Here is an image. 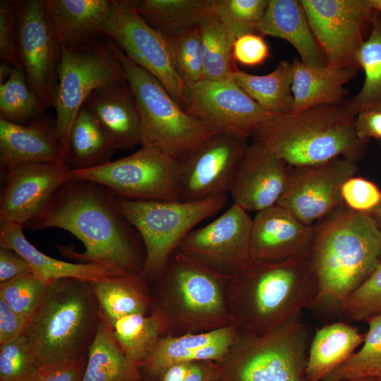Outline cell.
<instances>
[{
    "label": "cell",
    "mask_w": 381,
    "mask_h": 381,
    "mask_svg": "<svg viewBox=\"0 0 381 381\" xmlns=\"http://www.w3.org/2000/svg\"><path fill=\"white\" fill-rule=\"evenodd\" d=\"M23 228L67 231L85 247L81 253L64 247L69 256L118 275L143 274L145 250L139 234L119 210L116 196L97 183L71 179Z\"/></svg>",
    "instance_id": "1"
},
{
    "label": "cell",
    "mask_w": 381,
    "mask_h": 381,
    "mask_svg": "<svg viewBox=\"0 0 381 381\" xmlns=\"http://www.w3.org/2000/svg\"><path fill=\"white\" fill-rule=\"evenodd\" d=\"M313 227L310 260L319 289L313 308L340 311L381 262V231L372 214L344 202Z\"/></svg>",
    "instance_id": "2"
},
{
    "label": "cell",
    "mask_w": 381,
    "mask_h": 381,
    "mask_svg": "<svg viewBox=\"0 0 381 381\" xmlns=\"http://www.w3.org/2000/svg\"><path fill=\"white\" fill-rule=\"evenodd\" d=\"M318 279L310 256L275 262H249L232 275L227 303L238 333L262 334L304 309L313 308Z\"/></svg>",
    "instance_id": "3"
},
{
    "label": "cell",
    "mask_w": 381,
    "mask_h": 381,
    "mask_svg": "<svg viewBox=\"0 0 381 381\" xmlns=\"http://www.w3.org/2000/svg\"><path fill=\"white\" fill-rule=\"evenodd\" d=\"M356 118L344 104L320 105L295 114L274 115L252 138L292 167L339 157L358 163L366 155L368 140L358 136Z\"/></svg>",
    "instance_id": "4"
},
{
    "label": "cell",
    "mask_w": 381,
    "mask_h": 381,
    "mask_svg": "<svg viewBox=\"0 0 381 381\" xmlns=\"http://www.w3.org/2000/svg\"><path fill=\"white\" fill-rule=\"evenodd\" d=\"M231 277L175 252L152 284L150 312L164 319L167 335L202 333L233 325L227 303Z\"/></svg>",
    "instance_id": "5"
},
{
    "label": "cell",
    "mask_w": 381,
    "mask_h": 381,
    "mask_svg": "<svg viewBox=\"0 0 381 381\" xmlns=\"http://www.w3.org/2000/svg\"><path fill=\"white\" fill-rule=\"evenodd\" d=\"M100 317L90 282L61 279L49 285L24 335L42 366L87 353Z\"/></svg>",
    "instance_id": "6"
},
{
    "label": "cell",
    "mask_w": 381,
    "mask_h": 381,
    "mask_svg": "<svg viewBox=\"0 0 381 381\" xmlns=\"http://www.w3.org/2000/svg\"><path fill=\"white\" fill-rule=\"evenodd\" d=\"M108 40L135 95L141 146L155 147L180 160L219 133L188 114L156 78L136 65L114 42Z\"/></svg>",
    "instance_id": "7"
},
{
    "label": "cell",
    "mask_w": 381,
    "mask_h": 381,
    "mask_svg": "<svg viewBox=\"0 0 381 381\" xmlns=\"http://www.w3.org/2000/svg\"><path fill=\"white\" fill-rule=\"evenodd\" d=\"M310 340L301 313L265 334L238 333L227 355L217 361L214 381H308Z\"/></svg>",
    "instance_id": "8"
},
{
    "label": "cell",
    "mask_w": 381,
    "mask_h": 381,
    "mask_svg": "<svg viewBox=\"0 0 381 381\" xmlns=\"http://www.w3.org/2000/svg\"><path fill=\"white\" fill-rule=\"evenodd\" d=\"M116 204L139 234L145 250L143 274L151 285L195 226L223 210L227 195L198 201H143L116 197Z\"/></svg>",
    "instance_id": "9"
},
{
    "label": "cell",
    "mask_w": 381,
    "mask_h": 381,
    "mask_svg": "<svg viewBox=\"0 0 381 381\" xmlns=\"http://www.w3.org/2000/svg\"><path fill=\"white\" fill-rule=\"evenodd\" d=\"M61 49L54 121L56 133L67 162L70 132L88 97L97 89L126 79L123 67L105 36L84 46L61 47Z\"/></svg>",
    "instance_id": "10"
},
{
    "label": "cell",
    "mask_w": 381,
    "mask_h": 381,
    "mask_svg": "<svg viewBox=\"0 0 381 381\" xmlns=\"http://www.w3.org/2000/svg\"><path fill=\"white\" fill-rule=\"evenodd\" d=\"M178 160L155 147L142 145L133 154L100 167L74 169L71 179L97 183L116 198L130 200H179Z\"/></svg>",
    "instance_id": "11"
},
{
    "label": "cell",
    "mask_w": 381,
    "mask_h": 381,
    "mask_svg": "<svg viewBox=\"0 0 381 381\" xmlns=\"http://www.w3.org/2000/svg\"><path fill=\"white\" fill-rule=\"evenodd\" d=\"M103 33L133 62L156 78L184 108L187 87L174 64L168 38L140 18L131 0H112Z\"/></svg>",
    "instance_id": "12"
},
{
    "label": "cell",
    "mask_w": 381,
    "mask_h": 381,
    "mask_svg": "<svg viewBox=\"0 0 381 381\" xmlns=\"http://www.w3.org/2000/svg\"><path fill=\"white\" fill-rule=\"evenodd\" d=\"M327 65L358 70L357 53L369 31L368 0H301Z\"/></svg>",
    "instance_id": "13"
},
{
    "label": "cell",
    "mask_w": 381,
    "mask_h": 381,
    "mask_svg": "<svg viewBox=\"0 0 381 381\" xmlns=\"http://www.w3.org/2000/svg\"><path fill=\"white\" fill-rule=\"evenodd\" d=\"M248 145L246 139L217 133L178 160L179 200L198 201L227 195Z\"/></svg>",
    "instance_id": "14"
},
{
    "label": "cell",
    "mask_w": 381,
    "mask_h": 381,
    "mask_svg": "<svg viewBox=\"0 0 381 381\" xmlns=\"http://www.w3.org/2000/svg\"><path fill=\"white\" fill-rule=\"evenodd\" d=\"M184 110L219 133L246 140L275 115L263 109L234 80L209 79L187 87Z\"/></svg>",
    "instance_id": "15"
},
{
    "label": "cell",
    "mask_w": 381,
    "mask_h": 381,
    "mask_svg": "<svg viewBox=\"0 0 381 381\" xmlns=\"http://www.w3.org/2000/svg\"><path fill=\"white\" fill-rule=\"evenodd\" d=\"M253 218L233 203L217 218L191 231L176 252L232 276L250 262Z\"/></svg>",
    "instance_id": "16"
},
{
    "label": "cell",
    "mask_w": 381,
    "mask_h": 381,
    "mask_svg": "<svg viewBox=\"0 0 381 381\" xmlns=\"http://www.w3.org/2000/svg\"><path fill=\"white\" fill-rule=\"evenodd\" d=\"M18 51L31 88L45 109L54 107L62 49L44 17L42 0L17 1Z\"/></svg>",
    "instance_id": "17"
},
{
    "label": "cell",
    "mask_w": 381,
    "mask_h": 381,
    "mask_svg": "<svg viewBox=\"0 0 381 381\" xmlns=\"http://www.w3.org/2000/svg\"><path fill=\"white\" fill-rule=\"evenodd\" d=\"M358 169L357 162L341 157L313 166L291 167L277 205L303 224L313 226L344 202L341 186Z\"/></svg>",
    "instance_id": "18"
},
{
    "label": "cell",
    "mask_w": 381,
    "mask_h": 381,
    "mask_svg": "<svg viewBox=\"0 0 381 381\" xmlns=\"http://www.w3.org/2000/svg\"><path fill=\"white\" fill-rule=\"evenodd\" d=\"M66 162L29 163L4 171L0 197V223L24 226L47 204L55 192L71 179Z\"/></svg>",
    "instance_id": "19"
},
{
    "label": "cell",
    "mask_w": 381,
    "mask_h": 381,
    "mask_svg": "<svg viewBox=\"0 0 381 381\" xmlns=\"http://www.w3.org/2000/svg\"><path fill=\"white\" fill-rule=\"evenodd\" d=\"M291 167L260 143L248 144L229 193L233 203L258 212L277 205Z\"/></svg>",
    "instance_id": "20"
},
{
    "label": "cell",
    "mask_w": 381,
    "mask_h": 381,
    "mask_svg": "<svg viewBox=\"0 0 381 381\" xmlns=\"http://www.w3.org/2000/svg\"><path fill=\"white\" fill-rule=\"evenodd\" d=\"M313 226L301 222L275 205L253 218L250 262H275L309 257L314 241Z\"/></svg>",
    "instance_id": "21"
},
{
    "label": "cell",
    "mask_w": 381,
    "mask_h": 381,
    "mask_svg": "<svg viewBox=\"0 0 381 381\" xmlns=\"http://www.w3.org/2000/svg\"><path fill=\"white\" fill-rule=\"evenodd\" d=\"M237 335L234 325L202 333L165 335L140 367L143 381H162L177 364L219 361L227 355Z\"/></svg>",
    "instance_id": "22"
},
{
    "label": "cell",
    "mask_w": 381,
    "mask_h": 381,
    "mask_svg": "<svg viewBox=\"0 0 381 381\" xmlns=\"http://www.w3.org/2000/svg\"><path fill=\"white\" fill-rule=\"evenodd\" d=\"M47 23L61 47H78L104 37L112 0H42Z\"/></svg>",
    "instance_id": "23"
},
{
    "label": "cell",
    "mask_w": 381,
    "mask_h": 381,
    "mask_svg": "<svg viewBox=\"0 0 381 381\" xmlns=\"http://www.w3.org/2000/svg\"><path fill=\"white\" fill-rule=\"evenodd\" d=\"M66 162L53 123L44 116L28 124L0 118V165L3 172L29 163Z\"/></svg>",
    "instance_id": "24"
},
{
    "label": "cell",
    "mask_w": 381,
    "mask_h": 381,
    "mask_svg": "<svg viewBox=\"0 0 381 381\" xmlns=\"http://www.w3.org/2000/svg\"><path fill=\"white\" fill-rule=\"evenodd\" d=\"M83 105L98 121L117 150L141 146L138 109L127 80L95 90Z\"/></svg>",
    "instance_id": "25"
},
{
    "label": "cell",
    "mask_w": 381,
    "mask_h": 381,
    "mask_svg": "<svg viewBox=\"0 0 381 381\" xmlns=\"http://www.w3.org/2000/svg\"><path fill=\"white\" fill-rule=\"evenodd\" d=\"M258 34L287 41L296 49L300 60L308 66L322 67L327 64L301 0H269Z\"/></svg>",
    "instance_id": "26"
},
{
    "label": "cell",
    "mask_w": 381,
    "mask_h": 381,
    "mask_svg": "<svg viewBox=\"0 0 381 381\" xmlns=\"http://www.w3.org/2000/svg\"><path fill=\"white\" fill-rule=\"evenodd\" d=\"M293 66V108L291 114L320 105H340L346 100L345 85L357 70L330 65L313 67L294 58Z\"/></svg>",
    "instance_id": "27"
},
{
    "label": "cell",
    "mask_w": 381,
    "mask_h": 381,
    "mask_svg": "<svg viewBox=\"0 0 381 381\" xmlns=\"http://www.w3.org/2000/svg\"><path fill=\"white\" fill-rule=\"evenodd\" d=\"M23 226L1 224L0 246L11 248L29 263L32 272L47 284L61 279H77L87 282L118 275L109 268L93 262L72 263L48 256L26 238Z\"/></svg>",
    "instance_id": "28"
},
{
    "label": "cell",
    "mask_w": 381,
    "mask_h": 381,
    "mask_svg": "<svg viewBox=\"0 0 381 381\" xmlns=\"http://www.w3.org/2000/svg\"><path fill=\"white\" fill-rule=\"evenodd\" d=\"M101 315L111 325L133 314H148L152 288L143 274L116 275L90 282Z\"/></svg>",
    "instance_id": "29"
},
{
    "label": "cell",
    "mask_w": 381,
    "mask_h": 381,
    "mask_svg": "<svg viewBox=\"0 0 381 381\" xmlns=\"http://www.w3.org/2000/svg\"><path fill=\"white\" fill-rule=\"evenodd\" d=\"M364 336L353 326L333 322L316 331L311 339L306 368L308 381H323L362 344Z\"/></svg>",
    "instance_id": "30"
},
{
    "label": "cell",
    "mask_w": 381,
    "mask_h": 381,
    "mask_svg": "<svg viewBox=\"0 0 381 381\" xmlns=\"http://www.w3.org/2000/svg\"><path fill=\"white\" fill-rule=\"evenodd\" d=\"M140 18L167 38L200 27L214 13L215 0H131Z\"/></svg>",
    "instance_id": "31"
},
{
    "label": "cell",
    "mask_w": 381,
    "mask_h": 381,
    "mask_svg": "<svg viewBox=\"0 0 381 381\" xmlns=\"http://www.w3.org/2000/svg\"><path fill=\"white\" fill-rule=\"evenodd\" d=\"M82 381H143L140 370L130 363L102 315L87 352Z\"/></svg>",
    "instance_id": "32"
},
{
    "label": "cell",
    "mask_w": 381,
    "mask_h": 381,
    "mask_svg": "<svg viewBox=\"0 0 381 381\" xmlns=\"http://www.w3.org/2000/svg\"><path fill=\"white\" fill-rule=\"evenodd\" d=\"M116 150L100 123L83 105L70 132L68 164L74 169L100 167L112 161Z\"/></svg>",
    "instance_id": "33"
},
{
    "label": "cell",
    "mask_w": 381,
    "mask_h": 381,
    "mask_svg": "<svg viewBox=\"0 0 381 381\" xmlns=\"http://www.w3.org/2000/svg\"><path fill=\"white\" fill-rule=\"evenodd\" d=\"M364 81L358 92L344 105L353 115L366 111H381V12L373 10L368 34L356 56Z\"/></svg>",
    "instance_id": "34"
},
{
    "label": "cell",
    "mask_w": 381,
    "mask_h": 381,
    "mask_svg": "<svg viewBox=\"0 0 381 381\" xmlns=\"http://www.w3.org/2000/svg\"><path fill=\"white\" fill-rule=\"evenodd\" d=\"M233 80L265 111L275 115L291 114L293 108V66L282 61L271 73L257 75L236 68Z\"/></svg>",
    "instance_id": "35"
},
{
    "label": "cell",
    "mask_w": 381,
    "mask_h": 381,
    "mask_svg": "<svg viewBox=\"0 0 381 381\" xmlns=\"http://www.w3.org/2000/svg\"><path fill=\"white\" fill-rule=\"evenodd\" d=\"M110 325L124 354L139 370L159 339L167 335L165 321L155 312L124 316Z\"/></svg>",
    "instance_id": "36"
},
{
    "label": "cell",
    "mask_w": 381,
    "mask_h": 381,
    "mask_svg": "<svg viewBox=\"0 0 381 381\" xmlns=\"http://www.w3.org/2000/svg\"><path fill=\"white\" fill-rule=\"evenodd\" d=\"M205 79L233 80L238 68L233 56L236 38L213 13L200 26Z\"/></svg>",
    "instance_id": "37"
},
{
    "label": "cell",
    "mask_w": 381,
    "mask_h": 381,
    "mask_svg": "<svg viewBox=\"0 0 381 381\" xmlns=\"http://www.w3.org/2000/svg\"><path fill=\"white\" fill-rule=\"evenodd\" d=\"M44 110L23 69L13 67L7 80L0 84V118L25 125L44 116Z\"/></svg>",
    "instance_id": "38"
},
{
    "label": "cell",
    "mask_w": 381,
    "mask_h": 381,
    "mask_svg": "<svg viewBox=\"0 0 381 381\" xmlns=\"http://www.w3.org/2000/svg\"><path fill=\"white\" fill-rule=\"evenodd\" d=\"M368 329L359 350L323 381H351L381 377V315L368 318Z\"/></svg>",
    "instance_id": "39"
},
{
    "label": "cell",
    "mask_w": 381,
    "mask_h": 381,
    "mask_svg": "<svg viewBox=\"0 0 381 381\" xmlns=\"http://www.w3.org/2000/svg\"><path fill=\"white\" fill-rule=\"evenodd\" d=\"M175 67L186 87L205 79L200 27L168 38Z\"/></svg>",
    "instance_id": "40"
},
{
    "label": "cell",
    "mask_w": 381,
    "mask_h": 381,
    "mask_svg": "<svg viewBox=\"0 0 381 381\" xmlns=\"http://www.w3.org/2000/svg\"><path fill=\"white\" fill-rule=\"evenodd\" d=\"M49 285L30 272L0 283V298L30 322L42 304Z\"/></svg>",
    "instance_id": "41"
},
{
    "label": "cell",
    "mask_w": 381,
    "mask_h": 381,
    "mask_svg": "<svg viewBox=\"0 0 381 381\" xmlns=\"http://www.w3.org/2000/svg\"><path fill=\"white\" fill-rule=\"evenodd\" d=\"M268 2V0H215L214 13L236 39L247 34H258V26Z\"/></svg>",
    "instance_id": "42"
},
{
    "label": "cell",
    "mask_w": 381,
    "mask_h": 381,
    "mask_svg": "<svg viewBox=\"0 0 381 381\" xmlns=\"http://www.w3.org/2000/svg\"><path fill=\"white\" fill-rule=\"evenodd\" d=\"M41 367L25 335L0 345V381H37Z\"/></svg>",
    "instance_id": "43"
},
{
    "label": "cell",
    "mask_w": 381,
    "mask_h": 381,
    "mask_svg": "<svg viewBox=\"0 0 381 381\" xmlns=\"http://www.w3.org/2000/svg\"><path fill=\"white\" fill-rule=\"evenodd\" d=\"M340 312L346 318L358 322L381 315V262L370 277L348 298Z\"/></svg>",
    "instance_id": "44"
},
{
    "label": "cell",
    "mask_w": 381,
    "mask_h": 381,
    "mask_svg": "<svg viewBox=\"0 0 381 381\" xmlns=\"http://www.w3.org/2000/svg\"><path fill=\"white\" fill-rule=\"evenodd\" d=\"M0 58L1 61L22 68L18 51L16 0L0 1Z\"/></svg>",
    "instance_id": "45"
},
{
    "label": "cell",
    "mask_w": 381,
    "mask_h": 381,
    "mask_svg": "<svg viewBox=\"0 0 381 381\" xmlns=\"http://www.w3.org/2000/svg\"><path fill=\"white\" fill-rule=\"evenodd\" d=\"M344 203L350 209L360 212L371 213L381 204V191L373 182L361 177L353 176L341 186Z\"/></svg>",
    "instance_id": "46"
},
{
    "label": "cell",
    "mask_w": 381,
    "mask_h": 381,
    "mask_svg": "<svg viewBox=\"0 0 381 381\" xmlns=\"http://www.w3.org/2000/svg\"><path fill=\"white\" fill-rule=\"evenodd\" d=\"M235 61L246 66L260 65L270 56V49L262 35L250 33L235 40L233 47Z\"/></svg>",
    "instance_id": "47"
},
{
    "label": "cell",
    "mask_w": 381,
    "mask_h": 381,
    "mask_svg": "<svg viewBox=\"0 0 381 381\" xmlns=\"http://www.w3.org/2000/svg\"><path fill=\"white\" fill-rule=\"evenodd\" d=\"M87 353L42 365L37 381H82Z\"/></svg>",
    "instance_id": "48"
},
{
    "label": "cell",
    "mask_w": 381,
    "mask_h": 381,
    "mask_svg": "<svg viewBox=\"0 0 381 381\" xmlns=\"http://www.w3.org/2000/svg\"><path fill=\"white\" fill-rule=\"evenodd\" d=\"M29 323L0 298V345L24 335Z\"/></svg>",
    "instance_id": "49"
},
{
    "label": "cell",
    "mask_w": 381,
    "mask_h": 381,
    "mask_svg": "<svg viewBox=\"0 0 381 381\" xmlns=\"http://www.w3.org/2000/svg\"><path fill=\"white\" fill-rule=\"evenodd\" d=\"M32 272L27 260L16 250L0 246V283Z\"/></svg>",
    "instance_id": "50"
},
{
    "label": "cell",
    "mask_w": 381,
    "mask_h": 381,
    "mask_svg": "<svg viewBox=\"0 0 381 381\" xmlns=\"http://www.w3.org/2000/svg\"><path fill=\"white\" fill-rule=\"evenodd\" d=\"M356 129L361 139L375 138L381 141V111H366L358 114Z\"/></svg>",
    "instance_id": "51"
},
{
    "label": "cell",
    "mask_w": 381,
    "mask_h": 381,
    "mask_svg": "<svg viewBox=\"0 0 381 381\" xmlns=\"http://www.w3.org/2000/svg\"><path fill=\"white\" fill-rule=\"evenodd\" d=\"M219 373L217 361H202L191 363L183 381H214Z\"/></svg>",
    "instance_id": "52"
},
{
    "label": "cell",
    "mask_w": 381,
    "mask_h": 381,
    "mask_svg": "<svg viewBox=\"0 0 381 381\" xmlns=\"http://www.w3.org/2000/svg\"><path fill=\"white\" fill-rule=\"evenodd\" d=\"M192 363H184L171 367L164 374L162 381H183Z\"/></svg>",
    "instance_id": "53"
},
{
    "label": "cell",
    "mask_w": 381,
    "mask_h": 381,
    "mask_svg": "<svg viewBox=\"0 0 381 381\" xmlns=\"http://www.w3.org/2000/svg\"><path fill=\"white\" fill-rule=\"evenodd\" d=\"M13 66L3 61L0 66V84L4 83L8 78Z\"/></svg>",
    "instance_id": "54"
},
{
    "label": "cell",
    "mask_w": 381,
    "mask_h": 381,
    "mask_svg": "<svg viewBox=\"0 0 381 381\" xmlns=\"http://www.w3.org/2000/svg\"><path fill=\"white\" fill-rule=\"evenodd\" d=\"M370 214L374 216L381 231V204Z\"/></svg>",
    "instance_id": "55"
},
{
    "label": "cell",
    "mask_w": 381,
    "mask_h": 381,
    "mask_svg": "<svg viewBox=\"0 0 381 381\" xmlns=\"http://www.w3.org/2000/svg\"><path fill=\"white\" fill-rule=\"evenodd\" d=\"M371 8L381 12V0H368Z\"/></svg>",
    "instance_id": "56"
},
{
    "label": "cell",
    "mask_w": 381,
    "mask_h": 381,
    "mask_svg": "<svg viewBox=\"0 0 381 381\" xmlns=\"http://www.w3.org/2000/svg\"><path fill=\"white\" fill-rule=\"evenodd\" d=\"M356 381H381V377H368L356 380Z\"/></svg>",
    "instance_id": "57"
},
{
    "label": "cell",
    "mask_w": 381,
    "mask_h": 381,
    "mask_svg": "<svg viewBox=\"0 0 381 381\" xmlns=\"http://www.w3.org/2000/svg\"><path fill=\"white\" fill-rule=\"evenodd\" d=\"M351 381H356V380H351Z\"/></svg>",
    "instance_id": "58"
}]
</instances>
